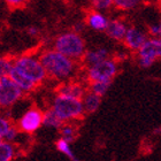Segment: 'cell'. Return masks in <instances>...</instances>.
Here are the masks:
<instances>
[{"label":"cell","instance_id":"cell-1","mask_svg":"<svg viewBox=\"0 0 161 161\" xmlns=\"http://www.w3.org/2000/svg\"><path fill=\"white\" fill-rule=\"evenodd\" d=\"M38 57L47 78L50 80L64 83L73 80L77 73V62L64 57L54 48H45L38 54Z\"/></svg>","mask_w":161,"mask_h":161},{"label":"cell","instance_id":"cell-2","mask_svg":"<svg viewBox=\"0 0 161 161\" xmlns=\"http://www.w3.org/2000/svg\"><path fill=\"white\" fill-rule=\"evenodd\" d=\"M13 69L24 78L30 80L36 86H40L47 80L46 73L39 60V57L34 53H23L13 59Z\"/></svg>","mask_w":161,"mask_h":161},{"label":"cell","instance_id":"cell-3","mask_svg":"<svg viewBox=\"0 0 161 161\" xmlns=\"http://www.w3.org/2000/svg\"><path fill=\"white\" fill-rule=\"evenodd\" d=\"M52 48L64 54V57L78 62L83 59L84 54L86 52V44L80 34H76L71 30L58 35L53 40Z\"/></svg>","mask_w":161,"mask_h":161},{"label":"cell","instance_id":"cell-4","mask_svg":"<svg viewBox=\"0 0 161 161\" xmlns=\"http://www.w3.org/2000/svg\"><path fill=\"white\" fill-rule=\"evenodd\" d=\"M48 108L57 115V118L62 123L76 122L84 116V111L80 99L66 97L62 94H54Z\"/></svg>","mask_w":161,"mask_h":161},{"label":"cell","instance_id":"cell-5","mask_svg":"<svg viewBox=\"0 0 161 161\" xmlns=\"http://www.w3.org/2000/svg\"><path fill=\"white\" fill-rule=\"evenodd\" d=\"M23 97V92L9 77L0 78V113L8 114Z\"/></svg>","mask_w":161,"mask_h":161},{"label":"cell","instance_id":"cell-6","mask_svg":"<svg viewBox=\"0 0 161 161\" xmlns=\"http://www.w3.org/2000/svg\"><path fill=\"white\" fill-rule=\"evenodd\" d=\"M43 114L44 111L42 108L30 106L22 112L14 124L22 134L32 136L43 127Z\"/></svg>","mask_w":161,"mask_h":161},{"label":"cell","instance_id":"cell-7","mask_svg":"<svg viewBox=\"0 0 161 161\" xmlns=\"http://www.w3.org/2000/svg\"><path fill=\"white\" fill-rule=\"evenodd\" d=\"M118 74V64L114 59L99 62V64L85 68V78L89 83L92 82H112Z\"/></svg>","mask_w":161,"mask_h":161},{"label":"cell","instance_id":"cell-8","mask_svg":"<svg viewBox=\"0 0 161 161\" xmlns=\"http://www.w3.org/2000/svg\"><path fill=\"white\" fill-rule=\"evenodd\" d=\"M138 64L142 68H150L155 61L161 59V38L150 37L138 50Z\"/></svg>","mask_w":161,"mask_h":161},{"label":"cell","instance_id":"cell-9","mask_svg":"<svg viewBox=\"0 0 161 161\" xmlns=\"http://www.w3.org/2000/svg\"><path fill=\"white\" fill-rule=\"evenodd\" d=\"M86 91V86L82 82L75 80H67V82H64V83H60L57 87L58 94H62V96L75 98V99H82Z\"/></svg>","mask_w":161,"mask_h":161},{"label":"cell","instance_id":"cell-10","mask_svg":"<svg viewBox=\"0 0 161 161\" xmlns=\"http://www.w3.org/2000/svg\"><path fill=\"white\" fill-rule=\"evenodd\" d=\"M147 38V34L145 31H143L139 28L130 27L128 28L127 34H125L122 42L124 43L127 48L134 51V52H138V50L143 46V44L145 43V40Z\"/></svg>","mask_w":161,"mask_h":161},{"label":"cell","instance_id":"cell-11","mask_svg":"<svg viewBox=\"0 0 161 161\" xmlns=\"http://www.w3.org/2000/svg\"><path fill=\"white\" fill-rule=\"evenodd\" d=\"M107 59H109V51L105 47H96L92 50H86L83 59L80 61L83 62L85 68H87L99 62H103Z\"/></svg>","mask_w":161,"mask_h":161},{"label":"cell","instance_id":"cell-12","mask_svg":"<svg viewBox=\"0 0 161 161\" xmlns=\"http://www.w3.org/2000/svg\"><path fill=\"white\" fill-rule=\"evenodd\" d=\"M109 19H108L104 13L92 10L87 13L86 19H85V24L87 27L94 31H105L108 25Z\"/></svg>","mask_w":161,"mask_h":161},{"label":"cell","instance_id":"cell-13","mask_svg":"<svg viewBox=\"0 0 161 161\" xmlns=\"http://www.w3.org/2000/svg\"><path fill=\"white\" fill-rule=\"evenodd\" d=\"M128 27L123 21L121 20H109L108 25L106 28L105 32L111 39L116 40V42H122L127 34Z\"/></svg>","mask_w":161,"mask_h":161},{"label":"cell","instance_id":"cell-14","mask_svg":"<svg viewBox=\"0 0 161 161\" xmlns=\"http://www.w3.org/2000/svg\"><path fill=\"white\" fill-rule=\"evenodd\" d=\"M80 101H82L84 114H93L94 112H97L100 107L101 98L87 90L83 98L80 99Z\"/></svg>","mask_w":161,"mask_h":161},{"label":"cell","instance_id":"cell-15","mask_svg":"<svg viewBox=\"0 0 161 161\" xmlns=\"http://www.w3.org/2000/svg\"><path fill=\"white\" fill-rule=\"evenodd\" d=\"M20 154V150L6 141L0 142V161H13Z\"/></svg>","mask_w":161,"mask_h":161},{"label":"cell","instance_id":"cell-16","mask_svg":"<svg viewBox=\"0 0 161 161\" xmlns=\"http://www.w3.org/2000/svg\"><path fill=\"white\" fill-rule=\"evenodd\" d=\"M59 132H60L61 139L71 144L77 137L78 128L75 122H67V123H62V125L59 128Z\"/></svg>","mask_w":161,"mask_h":161},{"label":"cell","instance_id":"cell-17","mask_svg":"<svg viewBox=\"0 0 161 161\" xmlns=\"http://www.w3.org/2000/svg\"><path fill=\"white\" fill-rule=\"evenodd\" d=\"M55 147H57L58 152H60L61 154H64L66 158H68L70 161H80V159L76 157L74 151H73V147H71L70 143H68V142L59 138V139L55 142Z\"/></svg>","mask_w":161,"mask_h":161},{"label":"cell","instance_id":"cell-18","mask_svg":"<svg viewBox=\"0 0 161 161\" xmlns=\"http://www.w3.org/2000/svg\"><path fill=\"white\" fill-rule=\"evenodd\" d=\"M61 125H62V122L57 118V115L54 114L50 108H46L43 114V127L59 130Z\"/></svg>","mask_w":161,"mask_h":161},{"label":"cell","instance_id":"cell-19","mask_svg":"<svg viewBox=\"0 0 161 161\" xmlns=\"http://www.w3.org/2000/svg\"><path fill=\"white\" fill-rule=\"evenodd\" d=\"M111 84L112 82H92V83H89L87 90L92 93L97 94L98 97L103 98L109 90Z\"/></svg>","mask_w":161,"mask_h":161},{"label":"cell","instance_id":"cell-20","mask_svg":"<svg viewBox=\"0 0 161 161\" xmlns=\"http://www.w3.org/2000/svg\"><path fill=\"white\" fill-rule=\"evenodd\" d=\"M14 122L12 121L10 116L6 113H0V142L3 141L10 128L13 127Z\"/></svg>","mask_w":161,"mask_h":161},{"label":"cell","instance_id":"cell-21","mask_svg":"<svg viewBox=\"0 0 161 161\" xmlns=\"http://www.w3.org/2000/svg\"><path fill=\"white\" fill-rule=\"evenodd\" d=\"M12 67H13V59L9 57L0 55V78L8 77Z\"/></svg>","mask_w":161,"mask_h":161},{"label":"cell","instance_id":"cell-22","mask_svg":"<svg viewBox=\"0 0 161 161\" xmlns=\"http://www.w3.org/2000/svg\"><path fill=\"white\" fill-rule=\"evenodd\" d=\"M142 3V0H113V6L120 10L134 9Z\"/></svg>","mask_w":161,"mask_h":161},{"label":"cell","instance_id":"cell-23","mask_svg":"<svg viewBox=\"0 0 161 161\" xmlns=\"http://www.w3.org/2000/svg\"><path fill=\"white\" fill-rule=\"evenodd\" d=\"M91 5L93 7V10L97 12H104L109 9L113 6V0H90Z\"/></svg>","mask_w":161,"mask_h":161},{"label":"cell","instance_id":"cell-24","mask_svg":"<svg viewBox=\"0 0 161 161\" xmlns=\"http://www.w3.org/2000/svg\"><path fill=\"white\" fill-rule=\"evenodd\" d=\"M3 1L5 3H7L9 7H13V8H19V7L23 6L28 0H3Z\"/></svg>","mask_w":161,"mask_h":161},{"label":"cell","instance_id":"cell-25","mask_svg":"<svg viewBox=\"0 0 161 161\" xmlns=\"http://www.w3.org/2000/svg\"><path fill=\"white\" fill-rule=\"evenodd\" d=\"M28 35H30L31 37H37L38 35L40 34L39 28L36 27V25H31V27L28 28Z\"/></svg>","mask_w":161,"mask_h":161},{"label":"cell","instance_id":"cell-26","mask_svg":"<svg viewBox=\"0 0 161 161\" xmlns=\"http://www.w3.org/2000/svg\"><path fill=\"white\" fill-rule=\"evenodd\" d=\"M158 25H159V34H158V37H159V38H161V21L158 23Z\"/></svg>","mask_w":161,"mask_h":161}]
</instances>
